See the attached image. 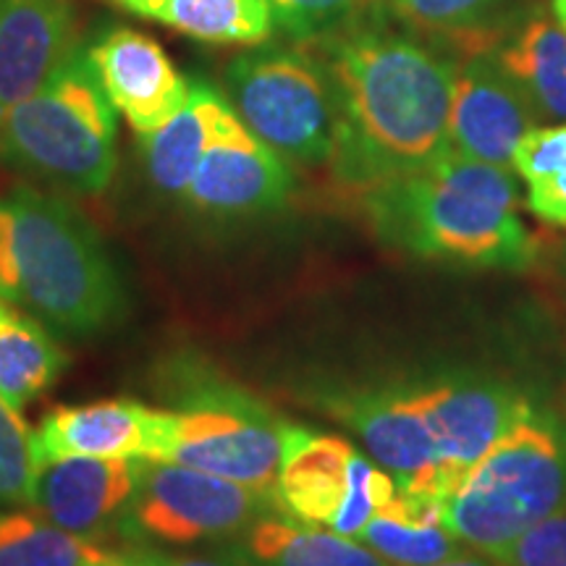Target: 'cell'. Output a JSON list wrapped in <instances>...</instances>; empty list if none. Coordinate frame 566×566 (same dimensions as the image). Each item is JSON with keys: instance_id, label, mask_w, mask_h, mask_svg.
<instances>
[{"instance_id": "obj_24", "label": "cell", "mask_w": 566, "mask_h": 566, "mask_svg": "<svg viewBox=\"0 0 566 566\" xmlns=\"http://www.w3.org/2000/svg\"><path fill=\"white\" fill-rule=\"evenodd\" d=\"M69 365L45 323L0 294V394L24 409L51 391Z\"/></svg>"}, {"instance_id": "obj_33", "label": "cell", "mask_w": 566, "mask_h": 566, "mask_svg": "<svg viewBox=\"0 0 566 566\" xmlns=\"http://www.w3.org/2000/svg\"><path fill=\"white\" fill-rule=\"evenodd\" d=\"M556 265H558V273H562V279L566 281V242L558 247V254H556Z\"/></svg>"}, {"instance_id": "obj_8", "label": "cell", "mask_w": 566, "mask_h": 566, "mask_svg": "<svg viewBox=\"0 0 566 566\" xmlns=\"http://www.w3.org/2000/svg\"><path fill=\"white\" fill-rule=\"evenodd\" d=\"M271 512H279L271 493L192 467L142 459L116 537L147 551L184 548L242 535Z\"/></svg>"}, {"instance_id": "obj_14", "label": "cell", "mask_w": 566, "mask_h": 566, "mask_svg": "<svg viewBox=\"0 0 566 566\" xmlns=\"http://www.w3.org/2000/svg\"><path fill=\"white\" fill-rule=\"evenodd\" d=\"M142 459L69 457L34 467L27 509L82 537L108 541L129 506Z\"/></svg>"}, {"instance_id": "obj_21", "label": "cell", "mask_w": 566, "mask_h": 566, "mask_svg": "<svg viewBox=\"0 0 566 566\" xmlns=\"http://www.w3.org/2000/svg\"><path fill=\"white\" fill-rule=\"evenodd\" d=\"M254 566H391L357 537L307 525L283 512L260 516L237 546Z\"/></svg>"}, {"instance_id": "obj_9", "label": "cell", "mask_w": 566, "mask_h": 566, "mask_svg": "<svg viewBox=\"0 0 566 566\" xmlns=\"http://www.w3.org/2000/svg\"><path fill=\"white\" fill-rule=\"evenodd\" d=\"M396 493V480L349 441L289 424L275 480L279 512L357 537Z\"/></svg>"}, {"instance_id": "obj_6", "label": "cell", "mask_w": 566, "mask_h": 566, "mask_svg": "<svg viewBox=\"0 0 566 566\" xmlns=\"http://www.w3.org/2000/svg\"><path fill=\"white\" fill-rule=\"evenodd\" d=\"M564 509L566 422L533 405L472 467L441 512L467 548L491 556Z\"/></svg>"}, {"instance_id": "obj_12", "label": "cell", "mask_w": 566, "mask_h": 566, "mask_svg": "<svg viewBox=\"0 0 566 566\" xmlns=\"http://www.w3.org/2000/svg\"><path fill=\"white\" fill-rule=\"evenodd\" d=\"M294 189L289 160L229 113L202 155L184 200L210 218H250L286 205Z\"/></svg>"}, {"instance_id": "obj_25", "label": "cell", "mask_w": 566, "mask_h": 566, "mask_svg": "<svg viewBox=\"0 0 566 566\" xmlns=\"http://www.w3.org/2000/svg\"><path fill=\"white\" fill-rule=\"evenodd\" d=\"M512 171L527 184L530 212L566 229V124L527 132L514 150Z\"/></svg>"}, {"instance_id": "obj_31", "label": "cell", "mask_w": 566, "mask_h": 566, "mask_svg": "<svg viewBox=\"0 0 566 566\" xmlns=\"http://www.w3.org/2000/svg\"><path fill=\"white\" fill-rule=\"evenodd\" d=\"M433 566H495V562H493L491 556L480 554V551L467 548L464 554H459V556H454V558H449V562L433 564Z\"/></svg>"}, {"instance_id": "obj_5", "label": "cell", "mask_w": 566, "mask_h": 566, "mask_svg": "<svg viewBox=\"0 0 566 566\" xmlns=\"http://www.w3.org/2000/svg\"><path fill=\"white\" fill-rule=\"evenodd\" d=\"M171 384V405L155 409L145 459L192 467L275 495L289 422L205 367L181 363Z\"/></svg>"}, {"instance_id": "obj_15", "label": "cell", "mask_w": 566, "mask_h": 566, "mask_svg": "<svg viewBox=\"0 0 566 566\" xmlns=\"http://www.w3.org/2000/svg\"><path fill=\"white\" fill-rule=\"evenodd\" d=\"M87 53L111 105L137 137L158 132L187 103L189 76L147 34L113 27L90 42Z\"/></svg>"}, {"instance_id": "obj_4", "label": "cell", "mask_w": 566, "mask_h": 566, "mask_svg": "<svg viewBox=\"0 0 566 566\" xmlns=\"http://www.w3.org/2000/svg\"><path fill=\"white\" fill-rule=\"evenodd\" d=\"M0 158L74 195H103L118 168V113L82 40L0 124Z\"/></svg>"}, {"instance_id": "obj_23", "label": "cell", "mask_w": 566, "mask_h": 566, "mask_svg": "<svg viewBox=\"0 0 566 566\" xmlns=\"http://www.w3.org/2000/svg\"><path fill=\"white\" fill-rule=\"evenodd\" d=\"M357 541L391 566H433L467 551L446 527L438 501L401 491L367 522Z\"/></svg>"}, {"instance_id": "obj_10", "label": "cell", "mask_w": 566, "mask_h": 566, "mask_svg": "<svg viewBox=\"0 0 566 566\" xmlns=\"http://www.w3.org/2000/svg\"><path fill=\"white\" fill-rule=\"evenodd\" d=\"M415 394L436 443L443 501L533 407L516 388L475 375L415 386Z\"/></svg>"}, {"instance_id": "obj_32", "label": "cell", "mask_w": 566, "mask_h": 566, "mask_svg": "<svg viewBox=\"0 0 566 566\" xmlns=\"http://www.w3.org/2000/svg\"><path fill=\"white\" fill-rule=\"evenodd\" d=\"M551 11H554V17L562 21L566 30V0H551Z\"/></svg>"}, {"instance_id": "obj_30", "label": "cell", "mask_w": 566, "mask_h": 566, "mask_svg": "<svg viewBox=\"0 0 566 566\" xmlns=\"http://www.w3.org/2000/svg\"><path fill=\"white\" fill-rule=\"evenodd\" d=\"M153 566H254L239 554L237 548L229 551H202V554H160L153 551Z\"/></svg>"}, {"instance_id": "obj_3", "label": "cell", "mask_w": 566, "mask_h": 566, "mask_svg": "<svg viewBox=\"0 0 566 566\" xmlns=\"http://www.w3.org/2000/svg\"><path fill=\"white\" fill-rule=\"evenodd\" d=\"M0 294L74 338L116 328L129 310L124 275L95 226L32 187L0 195Z\"/></svg>"}, {"instance_id": "obj_22", "label": "cell", "mask_w": 566, "mask_h": 566, "mask_svg": "<svg viewBox=\"0 0 566 566\" xmlns=\"http://www.w3.org/2000/svg\"><path fill=\"white\" fill-rule=\"evenodd\" d=\"M132 17L158 21L168 30L208 45H260L275 24L265 0H108Z\"/></svg>"}, {"instance_id": "obj_1", "label": "cell", "mask_w": 566, "mask_h": 566, "mask_svg": "<svg viewBox=\"0 0 566 566\" xmlns=\"http://www.w3.org/2000/svg\"><path fill=\"white\" fill-rule=\"evenodd\" d=\"M317 48L336 92L338 181L365 195L449 150L457 61L365 13Z\"/></svg>"}, {"instance_id": "obj_29", "label": "cell", "mask_w": 566, "mask_h": 566, "mask_svg": "<svg viewBox=\"0 0 566 566\" xmlns=\"http://www.w3.org/2000/svg\"><path fill=\"white\" fill-rule=\"evenodd\" d=\"M495 566H566V509L493 551Z\"/></svg>"}, {"instance_id": "obj_11", "label": "cell", "mask_w": 566, "mask_h": 566, "mask_svg": "<svg viewBox=\"0 0 566 566\" xmlns=\"http://www.w3.org/2000/svg\"><path fill=\"white\" fill-rule=\"evenodd\" d=\"M321 407L365 446L401 493L433 499L443 506L436 443L415 388H357L325 394Z\"/></svg>"}, {"instance_id": "obj_27", "label": "cell", "mask_w": 566, "mask_h": 566, "mask_svg": "<svg viewBox=\"0 0 566 566\" xmlns=\"http://www.w3.org/2000/svg\"><path fill=\"white\" fill-rule=\"evenodd\" d=\"M34 467V433L0 394V509L27 506Z\"/></svg>"}, {"instance_id": "obj_17", "label": "cell", "mask_w": 566, "mask_h": 566, "mask_svg": "<svg viewBox=\"0 0 566 566\" xmlns=\"http://www.w3.org/2000/svg\"><path fill=\"white\" fill-rule=\"evenodd\" d=\"M155 409L137 399H101L53 409L34 433V464L69 457L145 459L153 443Z\"/></svg>"}, {"instance_id": "obj_16", "label": "cell", "mask_w": 566, "mask_h": 566, "mask_svg": "<svg viewBox=\"0 0 566 566\" xmlns=\"http://www.w3.org/2000/svg\"><path fill=\"white\" fill-rule=\"evenodd\" d=\"M80 42L71 0H0V124Z\"/></svg>"}, {"instance_id": "obj_18", "label": "cell", "mask_w": 566, "mask_h": 566, "mask_svg": "<svg viewBox=\"0 0 566 566\" xmlns=\"http://www.w3.org/2000/svg\"><path fill=\"white\" fill-rule=\"evenodd\" d=\"M491 51L541 126L566 124V30L554 11L533 9L499 27Z\"/></svg>"}, {"instance_id": "obj_20", "label": "cell", "mask_w": 566, "mask_h": 566, "mask_svg": "<svg viewBox=\"0 0 566 566\" xmlns=\"http://www.w3.org/2000/svg\"><path fill=\"white\" fill-rule=\"evenodd\" d=\"M0 566H153V551L74 535L9 506L0 509Z\"/></svg>"}, {"instance_id": "obj_13", "label": "cell", "mask_w": 566, "mask_h": 566, "mask_svg": "<svg viewBox=\"0 0 566 566\" xmlns=\"http://www.w3.org/2000/svg\"><path fill=\"white\" fill-rule=\"evenodd\" d=\"M541 126L491 45L467 51L457 63L449 108V150L470 160L512 168L514 150Z\"/></svg>"}, {"instance_id": "obj_28", "label": "cell", "mask_w": 566, "mask_h": 566, "mask_svg": "<svg viewBox=\"0 0 566 566\" xmlns=\"http://www.w3.org/2000/svg\"><path fill=\"white\" fill-rule=\"evenodd\" d=\"M275 30L294 42H321L352 24L367 0H265Z\"/></svg>"}, {"instance_id": "obj_7", "label": "cell", "mask_w": 566, "mask_h": 566, "mask_svg": "<svg viewBox=\"0 0 566 566\" xmlns=\"http://www.w3.org/2000/svg\"><path fill=\"white\" fill-rule=\"evenodd\" d=\"M226 101L247 129L283 160L321 166L336 139V92L321 55L304 42H260L223 74Z\"/></svg>"}, {"instance_id": "obj_2", "label": "cell", "mask_w": 566, "mask_h": 566, "mask_svg": "<svg viewBox=\"0 0 566 566\" xmlns=\"http://www.w3.org/2000/svg\"><path fill=\"white\" fill-rule=\"evenodd\" d=\"M365 212L380 242L422 260L495 271H525L535 260L512 168L451 150L367 189Z\"/></svg>"}, {"instance_id": "obj_19", "label": "cell", "mask_w": 566, "mask_h": 566, "mask_svg": "<svg viewBox=\"0 0 566 566\" xmlns=\"http://www.w3.org/2000/svg\"><path fill=\"white\" fill-rule=\"evenodd\" d=\"M231 111L221 90L202 80H189V95L181 111L158 132L139 137L147 179L160 195L184 197L202 155Z\"/></svg>"}, {"instance_id": "obj_26", "label": "cell", "mask_w": 566, "mask_h": 566, "mask_svg": "<svg viewBox=\"0 0 566 566\" xmlns=\"http://www.w3.org/2000/svg\"><path fill=\"white\" fill-rule=\"evenodd\" d=\"M391 11L417 32L443 40H464L467 51L491 45L504 19L506 0H386Z\"/></svg>"}]
</instances>
